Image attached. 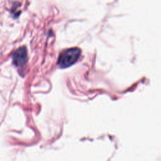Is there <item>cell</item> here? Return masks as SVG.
Here are the masks:
<instances>
[{
  "label": "cell",
  "mask_w": 161,
  "mask_h": 161,
  "mask_svg": "<svg viewBox=\"0 0 161 161\" xmlns=\"http://www.w3.org/2000/svg\"><path fill=\"white\" fill-rule=\"evenodd\" d=\"M80 53V50L76 47L64 50L59 56L58 60V65L62 68H66L73 65L77 61Z\"/></svg>",
  "instance_id": "obj_1"
},
{
  "label": "cell",
  "mask_w": 161,
  "mask_h": 161,
  "mask_svg": "<svg viewBox=\"0 0 161 161\" xmlns=\"http://www.w3.org/2000/svg\"><path fill=\"white\" fill-rule=\"evenodd\" d=\"M13 62L17 66L24 65L27 61V51L25 47L23 46L18 48L13 54Z\"/></svg>",
  "instance_id": "obj_2"
}]
</instances>
